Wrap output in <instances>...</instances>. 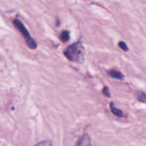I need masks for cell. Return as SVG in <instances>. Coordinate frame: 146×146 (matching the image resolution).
<instances>
[{
    "instance_id": "obj_1",
    "label": "cell",
    "mask_w": 146,
    "mask_h": 146,
    "mask_svg": "<svg viewBox=\"0 0 146 146\" xmlns=\"http://www.w3.org/2000/svg\"><path fill=\"white\" fill-rule=\"evenodd\" d=\"M85 48L81 41H78L68 46L64 51V55L71 62L82 64L84 61Z\"/></svg>"
},
{
    "instance_id": "obj_2",
    "label": "cell",
    "mask_w": 146,
    "mask_h": 146,
    "mask_svg": "<svg viewBox=\"0 0 146 146\" xmlns=\"http://www.w3.org/2000/svg\"><path fill=\"white\" fill-rule=\"evenodd\" d=\"M13 25L15 27V29H17L18 30V31L21 34V35L22 36L26 44H27V46L30 49L34 50L38 47L37 42L31 36L30 33L27 30V29L26 28L25 26L24 25V24L20 20L17 19H14L13 21Z\"/></svg>"
},
{
    "instance_id": "obj_3",
    "label": "cell",
    "mask_w": 146,
    "mask_h": 146,
    "mask_svg": "<svg viewBox=\"0 0 146 146\" xmlns=\"http://www.w3.org/2000/svg\"><path fill=\"white\" fill-rule=\"evenodd\" d=\"M76 146H91V140L89 135L84 133L78 140Z\"/></svg>"
},
{
    "instance_id": "obj_4",
    "label": "cell",
    "mask_w": 146,
    "mask_h": 146,
    "mask_svg": "<svg viewBox=\"0 0 146 146\" xmlns=\"http://www.w3.org/2000/svg\"><path fill=\"white\" fill-rule=\"evenodd\" d=\"M108 76H109L111 78H114V79H117V80H124V76L123 74L119 71H117V70L115 69H111L108 72Z\"/></svg>"
},
{
    "instance_id": "obj_5",
    "label": "cell",
    "mask_w": 146,
    "mask_h": 146,
    "mask_svg": "<svg viewBox=\"0 0 146 146\" xmlns=\"http://www.w3.org/2000/svg\"><path fill=\"white\" fill-rule=\"evenodd\" d=\"M110 109H111V111L113 115H114L115 116L120 118L123 117L124 114L122 110L119 109V108H117L113 102H111V104H110Z\"/></svg>"
},
{
    "instance_id": "obj_6",
    "label": "cell",
    "mask_w": 146,
    "mask_h": 146,
    "mask_svg": "<svg viewBox=\"0 0 146 146\" xmlns=\"http://www.w3.org/2000/svg\"><path fill=\"white\" fill-rule=\"evenodd\" d=\"M59 38L62 42H66L70 38V32L67 30H64L63 31H61Z\"/></svg>"
},
{
    "instance_id": "obj_7",
    "label": "cell",
    "mask_w": 146,
    "mask_h": 146,
    "mask_svg": "<svg viewBox=\"0 0 146 146\" xmlns=\"http://www.w3.org/2000/svg\"><path fill=\"white\" fill-rule=\"evenodd\" d=\"M137 99L141 102H145L146 101V94L143 91H138L136 94Z\"/></svg>"
},
{
    "instance_id": "obj_8",
    "label": "cell",
    "mask_w": 146,
    "mask_h": 146,
    "mask_svg": "<svg viewBox=\"0 0 146 146\" xmlns=\"http://www.w3.org/2000/svg\"><path fill=\"white\" fill-rule=\"evenodd\" d=\"M34 146H53L52 143H51V141H41V142L38 143L36 145H34Z\"/></svg>"
},
{
    "instance_id": "obj_9",
    "label": "cell",
    "mask_w": 146,
    "mask_h": 146,
    "mask_svg": "<svg viewBox=\"0 0 146 146\" xmlns=\"http://www.w3.org/2000/svg\"><path fill=\"white\" fill-rule=\"evenodd\" d=\"M118 46H119V48H121V49H122L123 51H128V49H129L128 47V46H127L126 43L124 42V41H119L118 44Z\"/></svg>"
},
{
    "instance_id": "obj_10",
    "label": "cell",
    "mask_w": 146,
    "mask_h": 146,
    "mask_svg": "<svg viewBox=\"0 0 146 146\" xmlns=\"http://www.w3.org/2000/svg\"><path fill=\"white\" fill-rule=\"evenodd\" d=\"M102 94H104L105 96L108 97V98H111V97L109 88H108V87H107V86H104V88H103V90H102Z\"/></svg>"
},
{
    "instance_id": "obj_11",
    "label": "cell",
    "mask_w": 146,
    "mask_h": 146,
    "mask_svg": "<svg viewBox=\"0 0 146 146\" xmlns=\"http://www.w3.org/2000/svg\"><path fill=\"white\" fill-rule=\"evenodd\" d=\"M56 22H57V24H56V27H58V26L60 25V21H59V20H58V19L57 20Z\"/></svg>"
}]
</instances>
